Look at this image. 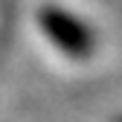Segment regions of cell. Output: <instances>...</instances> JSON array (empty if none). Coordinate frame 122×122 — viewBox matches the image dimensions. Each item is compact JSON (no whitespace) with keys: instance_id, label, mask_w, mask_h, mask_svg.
<instances>
[{"instance_id":"cell-1","label":"cell","mask_w":122,"mask_h":122,"mask_svg":"<svg viewBox=\"0 0 122 122\" xmlns=\"http://www.w3.org/2000/svg\"><path fill=\"white\" fill-rule=\"evenodd\" d=\"M41 29H44V35H47L55 47H61L70 55H87L93 50L90 29L81 20H76L73 15L61 12V9H47L41 15Z\"/></svg>"}]
</instances>
